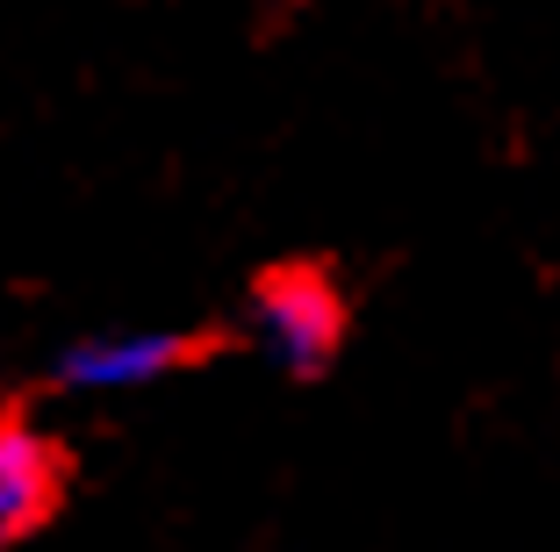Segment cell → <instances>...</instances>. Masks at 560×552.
Segmentation results:
<instances>
[{
  "mask_svg": "<svg viewBox=\"0 0 560 552\" xmlns=\"http://www.w3.org/2000/svg\"><path fill=\"white\" fill-rule=\"evenodd\" d=\"M252 338L273 366L288 374H316L330 366L338 338H346V302L324 273L310 266H288V273H266L259 294H252Z\"/></svg>",
  "mask_w": 560,
  "mask_h": 552,
  "instance_id": "obj_1",
  "label": "cell"
},
{
  "mask_svg": "<svg viewBox=\"0 0 560 552\" xmlns=\"http://www.w3.org/2000/svg\"><path fill=\"white\" fill-rule=\"evenodd\" d=\"M180 359L187 338H173V330H101V338H80L58 359V380L72 395H137L151 380H165Z\"/></svg>",
  "mask_w": 560,
  "mask_h": 552,
  "instance_id": "obj_2",
  "label": "cell"
},
{
  "mask_svg": "<svg viewBox=\"0 0 560 552\" xmlns=\"http://www.w3.org/2000/svg\"><path fill=\"white\" fill-rule=\"evenodd\" d=\"M58 488H66L58 445H50L36 423L0 416V552L22 545V538L58 509Z\"/></svg>",
  "mask_w": 560,
  "mask_h": 552,
  "instance_id": "obj_3",
  "label": "cell"
}]
</instances>
